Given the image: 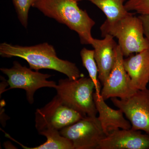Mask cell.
Segmentation results:
<instances>
[{
    "label": "cell",
    "mask_w": 149,
    "mask_h": 149,
    "mask_svg": "<svg viewBox=\"0 0 149 149\" xmlns=\"http://www.w3.org/2000/svg\"><path fill=\"white\" fill-rule=\"evenodd\" d=\"M0 55L3 58L17 57L23 59L28 63L29 68L35 71L53 70L72 80L83 77L75 63L59 58L53 46L47 43L29 47L3 43L0 45Z\"/></svg>",
    "instance_id": "1"
},
{
    "label": "cell",
    "mask_w": 149,
    "mask_h": 149,
    "mask_svg": "<svg viewBox=\"0 0 149 149\" xmlns=\"http://www.w3.org/2000/svg\"><path fill=\"white\" fill-rule=\"evenodd\" d=\"M77 2V0H38L32 7L76 32L82 45H91L94 39L91 31L95 22Z\"/></svg>",
    "instance_id": "2"
},
{
    "label": "cell",
    "mask_w": 149,
    "mask_h": 149,
    "mask_svg": "<svg viewBox=\"0 0 149 149\" xmlns=\"http://www.w3.org/2000/svg\"><path fill=\"white\" fill-rule=\"evenodd\" d=\"M100 28L103 37L109 35L117 38L124 57L149 49L148 41L144 36L143 22L133 13L114 21L107 19Z\"/></svg>",
    "instance_id": "3"
},
{
    "label": "cell",
    "mask_w": 149,
    "mask_h": 149,
    "mask_svg": "<svg viewBox=\"0 0 149 149\" xmlns=\"http://www.w3.org/2000/svg\"><path fill=\"white\" fill-rule=\"evenodd\" d=\"M55 89L65 103L84 117H96L98 112L93 97L95 86L91 77L61 79Z\"/></svg>",
    "instance_id": "4"
},
{
    "label": "cell",
    "mask_w": 149,
    "mask_h": 149,
    "mask_svg": "<svg viewBox=\"0 0 149 149\" xmlns=\"http://www.w3.org/2000/svg\"><path fill=\"white\" fill-rule=\"evenodd\" d=\"M35 117V127L39 133L49 128L60 130L85 117L56 95L45 107L36 110Z\"/></svg>",
    "instance_id": "5"
},
{
    "label": "cell",
    "mask_w": 149,
    "mask_h": 149,
    "mask_svg": "<svg viewBox=\"0 0 149 149\" xmlns=\"http://www.w3.org/2000/svg\"><path fill=\"white\" fill-rule=\"evenodd\" d=\"M1 71L8 77L7 83L10 88L23 89L26 91L27 101L32 104L34 103V96L38 89L43 88L56 89L57 84L54 81H49L48 78L52 76L44 74L38 71H34L31 68L23 66L18 62H13L11 68H2Z\"/></svg>",
    "instance_id": "6"
},
{
    "label": "cell",
    "mask_w": 149,
    "mask_h": 149,
    "mask_svg": "<svg viewBox=\"0 0 149 149\" xmlns=\"http://www.w3.org/2000/svg\"><path fill=\"white\" fill-rule=\"evenodd\" d=\"M59 132L72 142L74 149H97L101 141L106 136L96 116L83 118Z\"/></svg>",
    "instance_id": "7"
},
{
    "label": "cell",
    "mask_w": 149,
    "mask_h": 149,
    "mask_svg": "<svg viewBox=\"0 0 149 149\" xmlns=\"http://www.w3.org/2000/svg\"><path fill=\"white\" fill-rule=\"evenodd\" d=\"M115 106L121 110L134 130H143L149 135V89L136 91L128 98H111Z\"/></svg>",
    "instance_id": "8"
},
{
    "label": "cell",
    "mask_w": 149,
    "mask_h": 149,
    "mask_svg": "<svg viewBox=\"0 0 149 149\" xmlns=\"http://www.w3.org/2000/svg\"><path fill=\"white\" fill-rule=\"evenodd\" d=\"M123 60L124 56L118 44L114 65L101 91V95L105 100L113 97L128 98L136 92L132 88L130 76L124 68Z\"/></svg>",
    "instance_id": "9"
},
{
    "label": "cell",
    "mask_w": 149,
    "mask_h": 149,
    "mask_svg": "<svg viewBox=\"0 0 149 149\" xmlns=\"http://www.w3.org/2000/svg\"><path fill=\"white\" fill-rule=\"evenodd\" d=\"M97 149H149V135L132 128L118 129L106 136Z\"/></svg>",
    "instance_id": "10"
},
{
    "label": "cell",
    "mask_w": 149,
    "mask_h": 149,
    "mask_svg": "<svg viewBox=\"0 0 149 149\" xmlns=\"http://www.w3.org/2000/svg\"><path fill=\"white\" fill-rule=\"evenodd\" d=\"M102 40L93 39L91 45L95 52V58L98 69V78L103 85L114 65L118 44L111 35L104 36Z\"/></svg>",
    "instance_id": "11"
},
{
    "label": "cell",
    "mask_w": 149,
    "mask_h": 149,
    "mask_svg": "<svg viewBox=\"0 0 149 149\" xmlns=\"http://www.w3.org/2000/svg\"><path fill=\"white\" fill-rule=\"evenodd\" d=\"M123 65L131 80L133 90L146 89L149 82V49L123 60Z\"/></svg>",
    "instance_id": "12"
},
{
    "label": "cell",
    "mask_w": 149,
    "mask_h": 149,
    "mask_svg": "<svg viewBox=\"0 0 149 149\" xmlns=\"http://www.w3.org/2000/svg\"><path fill=\"white\" fill-rule=\"evenodd\" d=\"M94 101L99 116L98 119L106 136L114 130L120 129H128L132 127L130 121L125 119L123 113L120 109H113L109 106L105 100L95 92L93 94Z\"/></svg>",
    "instance_id": "13"
},
{
    "label": "cell",
    "mask_w": 149,
    "mask_h": 149,
    "mask_svg": "<svg viewBox=\"0 0 149 149\" xmlns=\"http://www.w3.org/2000/svg\"><path fill=\"white\" fill-rule=\"evenodd\" d=\"M87 1L97 6L105 15L107 19L114 21L131 14L126 10L125 5L128 0H77Z\"/></svg>",
    "instance_id": "14"
},
{
    "label": "cell",
    "mask_w": 149,
    "mask_h": 149,
    "mask_svg": "<svg viewBox=\"0 0 149 149\" xmlns=\"http://www.w3.org/2000/svg\"><path fill=\"white\" fill-rule=\"evenodd\" d=\"M40 135L45 136L47 141L44 143L34 148L23 146L16 141L22 148L27 149H74L73 144L70 140L62 136L59 131L54 128H49L41 131Z\"/></svg>",
    "instance_id": "15"
},
{
    "label": "cell",
    "mask_w": 149,
    "mask_h": 149,
    "mask_svg": "<svg viewBox=\"0 0 149 149\" xmlns=\"http://www.w3.org/2000/svg\"><path fill=\"white\" fill-rule=\"evenodd\" d=\"M94 54V50H89L85 48H83L80 53L83 65L88 71L89 77L95 84V92L97 94H100L101 85L98 78V69Z\"/></svg>",
    "instance_id": "16"
},
{
    "label": "cell",
    "mask_w": 149,
    "mask_h": 149,
    "mask_svg": "<svg viewBox=\"0 0 149 149\" xmlns=\"http://www.w3.org/2000/svg\"><path fill=\"white\" fill-rule=\"evenodd\" d=\"M38 0H12L19 20L22 25L25 28H27L28 25L29 9Z\"/></svg>",
    "instance_id": "17"
},
{
    "label": "cell",
    "mask_w": 149,
    "mask_h": 149,
    "mask_svg": "<svg viewBox=\"0 0 149 149\" xmlns=\"http://www.w3.org/2000/svg\"><path fill=\"white\" fill-rule=\"evenodd\" d=\"M125 6L129 12L135 11L141 15L149 14V0H128Z\"/></svg>",
    "instance_id": "18"
}]
</instances>
